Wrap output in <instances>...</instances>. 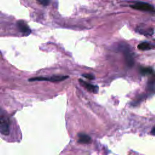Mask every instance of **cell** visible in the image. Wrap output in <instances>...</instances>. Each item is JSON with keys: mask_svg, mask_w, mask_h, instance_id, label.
<instances>
[{"mask_svg": "<svg viewBox=\"0 0 155 155\" xmlns=\"http://www.w3.org/2000/svg\"><path fill=\"white\" fill-rule=\"evenodd\" d=\"M137 48L139 50H143V51L150 50L155 48V44L148 42H143L140 43L137 45Z\"/></svg>", "mask_w": 155, "mask_h": 155, "instance_id": "ba28073f", "label": "cell"}, {"mask_svg": "<svg viewBox=\"0 0 155 155\" xmlns=\"http://www.w3.org/2000/svg\"><path fill=\"white\" fill-rule=\"evenodd\" d=\"M137 31L145 36H151L154 33V29L151 27L140 25L137 27Z\"/></svg>", "mask_w": 155, "mask_h": 155, "instance_id": "52a82bcc", "label": "cell"}, {"mask_svg": "<svg viewBox=\"0 0 155 155\" xmlns=\"http://www.w3.org/2000/svg\"><path fill=\"white\" fill-rule=\"evenodd\" d=\"M130 7L134 9L141 11L149 12H155V7L153 5L144 2H137L133 4L130 5Z\"/></svg>", "mask_w": 155, "mask_h": 155, "instance_id": "277c9868", "label": "cell"}, {"mask_svg": "<svg viewBox=\"0 0 155 155\" xmlns=\"http://www.w3.org/2000/svg\"><path fill=\"white\" fill-rule=\"evenodd\" d=\"M151 133L153 135H155V127H154L152 130H151Z\"/></svg>", "mask_w": 155, "mask_h": 155, "instance_id": "4fadbf2b", "label": "cell"}, {"mask_svg": "<svg viewBox=\"0 0 155 155\" xmlns=\"http://www.w3.org/2000/svg\"><path fill=\"white\" fill-rule=\"evenodd\" d=\"M79 84L83 86L85 88H86L88 91L93 93H97L99 91V87L97 85H94L93 84H91L90 83H88L82 79H79Z\"/></svg>", "mask_w": 155, "mask_h": 155, "instance_id": "8992f818", "label": "cell"}, {"mask_svg": "<svg viewBox=\"0 0 155 155\" xmlns=\"http://www.w3.org/2000/svg\"><path fill=\"white\" fill-rule=\"evenodd\" d=\"M82 76L87 78V79H94V76L91 74H82Z\"/></svg>", "mask_w": 155, "mask_h": 155, "instance_id": "8fae6325", "label": "cell"}, {"mask_svg": "<svg viewBox=\"0 0 155 155\" xmlns=\"http://www.w3.org/2000/svg\"><path fill=\"white\" fill-rule=\"evenodd\" d=\"M38 2L43 5H47L50 3V1H47V0H39V1H38Z\"/></svg>", "mask_w": 155, "mask_h": 155, "instance_id": "7c38bea8", "label": "cell"}, {"mask_svg": "<svg viewBox=\"0 0 155 155\" xmlns=\"http://www.w3.org/2000/svg\"><path fill=\"white\" fill-rule=\"evenodd\" d=\"M68 76H60V75H54L51 76H39V77H33L28 79V81L32 82V81H50L52 82H60L66 79H67Z\"/></svg>", "mask_w": 155, "mask_h": 155, "instance_id": "7a4b0ae2", "label": "cell"}, {"mask_svg": "<svg viewBox=\"0 0 155 155\" xmlns=\"http://www.w3.org/2000/svg\"><path fill=\"white\" fill-rule=\"evenodd\" d=\"M10 120L7 113L0 107V133L7 136L10 133Z\"/></svg>", "mask_w": 155, "mask_h": 155, "instance_id": "6da1fadb", "label": "cell"}, {"mask_svg": "<svg viewBox=\"0 0 155 155\" xmlns=\"http://www.w3.org/2000/svg\"><path fill=\"white\" fill-rule=\"evenodd\" d=\"M140 73L143 76L150 75L153 73V70L151 67H142L140 68Z\"/></svg>", "mask_w": 155, "mask_h": 155, "instance_id": "30bf717a", "label": "cell"}, {"mask_svg": "<svg viewBox=\"0 0 155 155\" xmlns=\"http://www.w3.org/2000/svg\"><path fill=\"white\" fill-rule=\"evenodd\" d=\"M120 50L124 53V56L125 58V61L127 62V64L128 67H131L134 65V56H133V53L131 50L129 46L125 45V44H122L120 47Z\"/></svg>", "mask_w": 155, "mask_h": 155, "instance_id": "3957f363", "label": "cell"}, {"mask_svg": "<svg viewBox=\"0 0 155 155\" xmlns=\"http://www.w3.org/2000/svg\"><path fill=\"white\" fill-rule=\"evenodd\" d=\"M17 26L19 31L24 35L27 36L31 33V29L27 25V24L24 21L20 20L17 22Z\"/></svg>", "mask_w": 155, "mask_h": 155, "instance_id": "5b68a950", "label": "cell"}, {"mask_svg": "<svg viewBox=\"0 0 155 155\" xmlns=\"http://www.w3.org/2000/svg\"><path fill=\"white\" fill-rule=\"evenodd\" d=\"M91 140V137L87 134L82 133L78 134V142L81 143H88Z\"/></svg>", "mask_w": 155, "mask_h": 155, "instance_id": "9c48e42d", "label": "cell"}]
</instances>
